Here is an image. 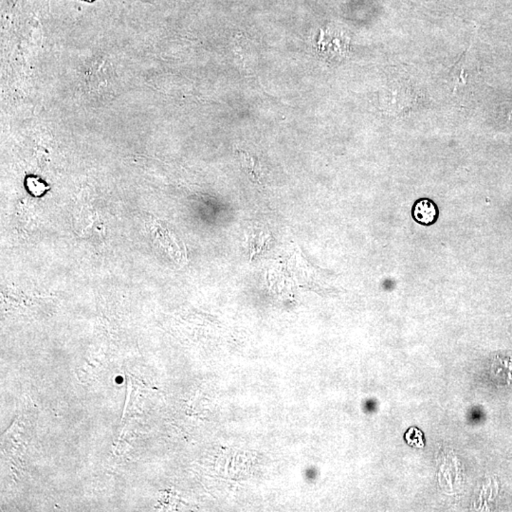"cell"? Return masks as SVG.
Listing matches in <instances>:
<instances>
[{
    "mask_svg": "<svg viewBox=\"0 0 512 512\" xmlns=\"http://www.w3.org/2000/svg\"><path fill=\"white\" fill-rule=\"evenodd\" d=\"M412 215L418 224L431 226L438 222V208L433 200L420 198L414 204Z\"/></svg>",
    "mask_w": 512,
    "mask_h": 512,
    "instance_id": "6da1fadb",
    "label": "cell"
}]
</instances>
